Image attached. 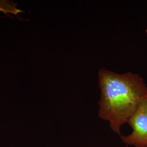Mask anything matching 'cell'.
Listing matches in <instances>:
<instances>
[{
	"instance_id": "1",
	"label": "cell",
	"mask_w": 147,
	"mask_h": 147,
	"mask_svg": "<svg viewBox=\"0 0 147 147\" xmlns=\"http://www.w3.org/2000/svg\"><path fill=\"white\" fill-rule=\"evenodd\" d=\"M100 97L98 115L110 123L120 136L121 126L127 123L140 102L147 96V86L140 75L118 74L105 68L98 73Z\"/></svg>"
},
{
	"instance_id": "2",
	"label": "cell",
	"mask_w": 147,
	"mask_h": 147,
	"mask_svg": "<svg viewBox=\"0 0 147 147\" xmlns=\"http://www.w3.org/2000/svg\"><path fill=\"white\" fill-rule=\"evenodd\" d=\"M127 123L132 131L127 136H121L123 142L135 147H147V96L141 101Z\"/></svg>"
},
{
	"instance_id": "3",
	"label": "cell",
	"mask_w": 147,
	"mask_h": 147,
	"mask_svg": "<svg viewBox=\"0 0 147 147\" xmlns=\"http://www.w3.org/2000/svg\"><path fill=\"white\" fill-rule=\"evenodd\" d=\"M0 12L5 14L18 16L21 13H23V11L18 8L17 5L13 1L0 0Z\"/></svg>"
},
{
	"instance_id": "4",
	"label": "cell",
	"mask_w": 147,
	"mask_h": 147,
	"mask_svg": "<svg viewBox=\"0 0 147 147\" xmlns=\"http://www.w3.org/2000/svg\"><path fill=\"white\" fill-rule=\"evenodd\" d=\"M146 32H147V30H146Z\"/></svg>"
}]
</instances>
